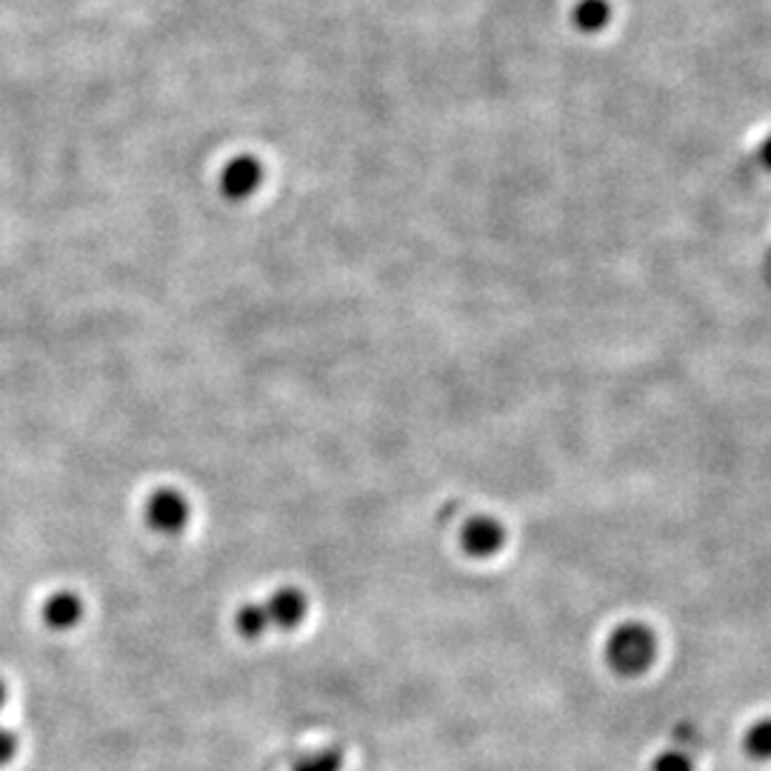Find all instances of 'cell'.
<instances>
[{
    "label": "cell",
    "instance_id": "cell-1",
    "mask_svg": "<svg viewBox=\"0 0 771 771\" xmlns=\"http://www.w3.org/2000/svg\"><path fill=\"white\" fill-rule=\"evenodd\" d=\"M657 655V641L643 623H623L606 641V663L620 677H641Z\"/></svg>",
    "mask_w": 771,
    "mask_h": 771
},
{
    "label": "cell",
    "instance_id": "cell-2",
    "mask_svg": "<svg viewBox=\"0 0 771 771\" xmlns=\"http://www.w3.org/2000/svg\"><path fill=\"white\" fill-rule=\"evenodd\" d=\"M144 515L149 529L166 535V538H175L192 520V503L180 489H158L146 500Z\"/></svg>",
    "mask_w": 771,
    "mask_h": 771
},
{
    "label": "cell",
    "instance_id": "cell-3",
    "mask_svg": "<svg viewBox=\"0 0 771 771\" xmlns=\"http://www.w3.org/2000/svg\"><path fill=\"white\" fill-rule=\"evenodd\" d=\"M270 626L277 632H295L297 626H304L306 614H309V598H306L297 585H283L277 592L263 600Z\"/></svg>",
    "mask_w": 771,
    "mask_h": 771
},
{
    "label": "cell",
    "instance_id": "cell-4",
    "mask_svg": "<svg viewBox=\"0 0 771 771\" xmlns=\"http://www.w3.org/2000/svg\"><path fill=\"white\" fill-rule=\"evenodd\" d=\"M461 546L468 558L489 560L506 546V529H503L500 520L489 515L472 517L461 529Z\"/></svg>",
    "mask_w": 771,
    "mask_h": 771
},
{
    "label": "cell",
    "instance_id": "cell-5",
    "mask_svg": "<svg viewBox=\"0 0 771 771\" xmlns=\"http://www.w3.org/2000/svg\"><path fill=\"white\" fill-rule=\"evenodd\" d=\"M263 183V166L252 155H241V158L229 160L221 172V192L229 200H249L261 189Z\"/></svg>",
    "mask_w": 771,
    "mask_h": 771
},
{
    "label": "cell",
    "instance_id": "cell-6",
    "mask_svg": "<svg viewBox=\"0 0 771 771\" xmlns=\"http://www.w3.org/2000/svg\"><path fill=\"white\" fill-rule=\"evenodd\" d=\"M83 600L75 592H57L43 603V623L55 632H70L81 623Z\"/></svg>",
    "mask_w": 771,
    "mask_h": 771
},
{
    "label": "cell",
    "instance_id": "cell-7",
    "mask_svg": "<svg viewBox=\"0 0 771 771\" xmlns=\"http://www.w3.org/2000/svg\"><path fill=\"white\" fill-rule=\"evenodd\" d=\"M572 21L580 32L592 35L612 21V7H609V0H578L572 9Z\"/></svg>",
    "mask_w": 771,
    "mask_h": 771
},
{
    "label": "cell",
    "instance_id": "cell-8",
    "mask_svg": "<svg viewBox=\"0 0 771 771\" xmlns=\"http://www.w3.org/2000/svg\"><path fill=\"white\" fill-rule=\"evenodd\" d=\"M234 629L246 641H257L263 634L270 632V617H266V609L263 603H243L237 612H234Z\"/></svg>",
    "mask_w": 771,
    "mask_h": 771
},
{
    "label": "cell",
    "instance_id": "cell-9",
    "mask_svg": "<svg viewBox=\"0 0 771 771\" xmlns=\"http://www.w3.org/2000/svg\"><path fill=\"white\" fill-rule=\"evenodd\" d=\"M746 751L754 760H771V717H763L746 731Z\"/></svg>",
    "mask_w": 771,
    "mask_h": 771
},
{
    "label": "cell",
    "instance_id": "cell-10",
    "mask_svg": "<svg viewBox=\"0 0 771 771\" xmlns=\"http://www.w3.org/2000/svg\"><path fill=\"white\" fill-rule=\"evenodd\" d=\"M340 765H344L340 751L324 749V751H311V754L297 760V763L292 765V771H340Z\"/></svg>",
    "mask_w": 771,
    "mask_h": 771
},
{
    "label": "cell",
    "instance_id": "cell-11",
    "mask_svg": "<svg viewBox=\"0 0 771 771\" xmlns=\"http://www.w3.org/2000/svg\"><path fill=\"white\" fill-rule=\"evenodd\" d=\"M655 771H695L689 751L683 749H666L663 754H657Z\"/></svg>",
    "mask_w": 771,
    "mask_h": 771
},
{
    "label": "cell",
    "instance_id": "cell-12",
    "mask_svg": "<svg viewBox=\"0 0 771 771\" xmlns=\"http://www.w3.org/2000/svg\"><path fill=\"white\" fill-rule=\"evenodd\" d=\"M14 754H18V737L0 726V765H7Z\"/></svg>",
    "mask_w": 771,
    "mask_h": 771
},
{
    "label": "cell",
    "instance_id": "cell-13",
    "mask_svg": "<svg viewBox=\"0 0 771 771\" xmlns=\"http://www.w3.org/2000/svg\"><path fill=\"white\" fill-rule=\"evenodd\" d=\"M758 158H760V163H763L765 169H769V172H771V135H769V138L763 140V144H760V152H758Z\"/></svg>",
    "mask_w": 771,
    "mask_h": 771
},
{
    "label": "cell",
    "instance_id": "cell-14",
    "mask_svg": "<svg viewBox=\"0 0 771 771\" xmlns=\"http://www.w3.org/2000/svg\"><path fill=\"white\" fill-rule=\"evenodd\" d=\"M3 703H7V686L0 683V709H3Z\"/></svg>",
    "mask_w": 771,
    "mask_h": 771
}]
</instances>
